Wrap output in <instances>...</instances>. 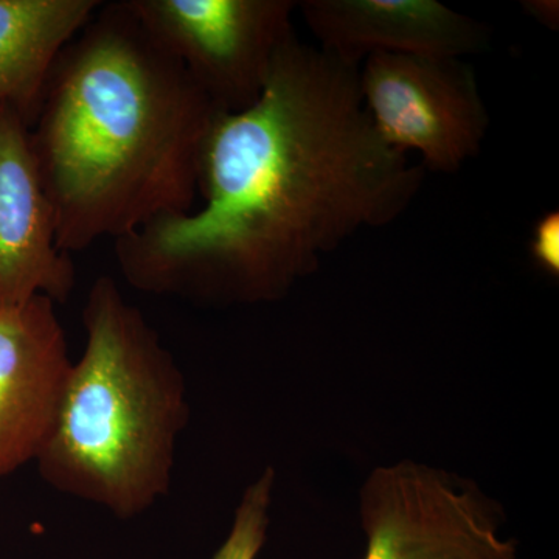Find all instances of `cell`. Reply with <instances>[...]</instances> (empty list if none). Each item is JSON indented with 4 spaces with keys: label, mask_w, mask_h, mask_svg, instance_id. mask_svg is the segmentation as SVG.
Listing matches in <instances>:
<instances>
[{
    "label": "cell",
    "mask_w": 559,
    "mask_h": 559,
    "mask_svg": "<svg viewBox=\"0 0 559 559\" xmlns=\"http://www.w3.org/2000/svg\"><path fill=\"white\" fill-rule=\"evenodd\" d=\"M359 69L290 35L259 100L213 116L201 205L114 241L132 288L197 304L280 299L359 231L403 216L425 170L374 130Z\"/></svg>",
    "instance_id": "1"
},
{
    "label": "cell",
    "mask_w": 559,
    "mask_h": 559,
    "mask_svg": "<svg viewBox=\"0 0 559 559\" xmlns=\"http://www.w3.org/2000/svg\"><path fill=\"white\" fill-rule=\"evenodd\" d=\"M215 114L128 0L102 3L58 58L31 128L58 248L70 255L197 207Z\"/></svg>",
    "instance_id": "2"
},
{
    "label": "cell",
    "mask_w": 559,
    "mask_h": 559,
    "mask_svg": "<svg viewBox=\"0 0 559 559\" xmlns=\"http://www.w3.org/2000/svg\"><path fill=\"white\" fill-rule=\"evenodd\" d=\"M86 344L35 463L51 488L130 520L170 489L190 418L186 380L143 312L103 275L83 310Z\"/></svg>",
    "instance_id": "3"
},
{
    "label": "cell",
    "mask_w": 559,
    "mask_h": 559,
    "mask_svg": "<svg viewBox=\"0 0 559 559\" xmlns=\"http://www.w3.org/2000/svg\"><path fill=\"white\" fill-rule=\"evenodd\" d=\"M216 112L259 100L278 51L294 35V0H128Z\"/></svg>",
    "instance_id": "4"
},
{
    "label": "cell",
    "mask_w": 559,
    "mask_h": 559,
    "mask_svg": "<svg viewBox=\"0 0 559 559\" xmlns=\"http://www.w3.org/2000/svg\"><path fill=\"white\" fill-rule=\"evenodd\" d=\"M374 130L423 170L454 175L479 156L489 114L476 72L460 58L374 53L359 69Z\"/></svg>",
    "instance_id": "5"
},
{
    "label": "cell",
    "mask_w": 559,
    "mask_h": 559,
    "mask_svg": "<svg viewBox=\"0 0 559 559\" xmlns=\"http://www.w3.org/2000/svg\"><path fill=\"white\" fill-rule=\"evenodd\" d=\"M364 559H516L491 509L447 474L415 463L378 468L362 489Z\"/></svg>",
    "instance_id": "6"
},
{
    "label": "cell",
    "mask_w": 559,
    "mask_h": 559,
    "mask_svg": "<svg viewBox=\"0 0 559 559\" xmlns=\"http://www.w3.org/2000/svg\"><path fill=\"white\" fill-rule=\"evenodd\" d=\"M72 362L53 300L0 307V481L38 457Z\"/></svg>",
    "instance_id": "7"
},
{
    "label": "cell",
    "mask_w": 559,
    "mask_h": 559,
    "mask_svg": "<svg viewBox=\"0 0 559 559\" xmlns=\"http://www.w3.org/2000/svg\"><path fill=\"white\" fill-rule=\"evenodd\" d=\"M75 266L58 248L53 210L33 153L31 127L0 106V307L69 299Z\"/></svg>",
    "instance_id": "8"
},
{
    "label": "cell",
    "mask_w": 559,
    "mask_h": 559,
    "mask_svg": "<svg viewBox=\"0 0 559 559\" xmlns=\"http://www.w3.org/2000/svg\"><path fill=\"white\" fill-rule=\"evenodd\" d=\"M318 49L360 68L374 53L460 58L487 49V25L437 0L297 2Z\"/></svg>",
    "instance_id": "9"
},
{
    "label": "cell",
    "mask_w": 559,
    "mask_h": 559,
    "mask_svg": "<svg viewBox=\"0 0 559 559\" xmlns=\"http://www.w3.org/2000/svg\"><path fill=\"white\" fill-rule=\"evenodd\" d=\"M102 3L0 0V106L33 127L58 58Z\"/></svg>",
    "instance_id": "10"
},
{
    "label": "cell",
    "mask_w": 559,
    "mask_h": 559,
    "mask_svg": "<svg viewBox=\"0 0 559 559\" xmlns=\"http://www.w3.org/2000/svg\"><path fill=\"white\" fill-rule=\"evenodd\" d=\"M274 471L266 469L249 485L235 511L229 536L213 559H255L266 540Z\"/></svg>",
    "instance_id": "11"
},
{
    "label": "cell",
    "mask_w": 559,
    "mask_h": 559,
    "mask_svg": "<svg viewBox=\"0 0 559 559\" xmlns=\"http://www.w3.org/2000/svg\"><path fill=\"white\" fill-rule=\"evenodd\" d=\"M530 255L547 274H559V213L557 210L544 213L536 219L530 237Z\"/></svg>",
    "instance_id": "12"
},
{
    "label": "cell",
    "mask_w": 559,
    "mask_h": 559,
    "mask_svg": "<svg viewBox=\"0 0 559 559\" xmlns=\"http://www.w3.org/2000/svg\"><path fill=\"white\" fill-rule=\"evenodd\" d=\"M530 17L550 31H558L559 3L557 0H527L522 3Z\"/></svg>",
    "instance_id": "13"
}]
</instances>
